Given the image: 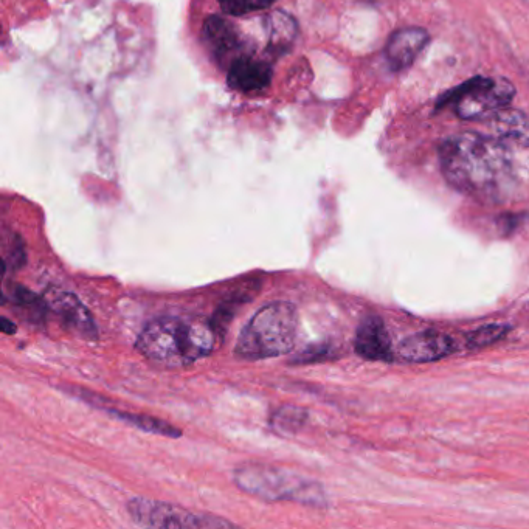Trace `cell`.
I'll list each match as a JSON object with an SVG mask.
<instances>
[{
	"label": "cell",
	"mask_w": 529,
	"mask_h": 529,
	"mask_svg": "<svg viewBox=\"0 0 529 529\" xmlns=\"http://www.w3.org/2000/svg\"><path fill=\"white\" fill-rule=\"evenodd\" d=\"M441 171L455 190L471 196H494L511 176L505 140L477 132L452 135L440 145Z\"/></svg>",
	"instance_id": "cell-1"
},
{
	"label": "cell",
	"mask_w": 529,
	"mask_h": 529,
	"mask_svg": "<svg viewBox=\"0 0 529 529\" xmlns=\"http://www.w3.org/2000/svg\"><path fill=\"white\" fill-rule=\"evenodd\" d=\"M221 340L213 320L165 315L149 322L137 339V350L163 368L190 367L210 356Z\"/></svg>",
	"instance_id": "cell-2"
},
{
	"label": "cell",
	"mask_w": 529,
	"mask_h": 529,
	"mask_svg": "<svg viewBox=\"0 0 529 529\" xmlns=\"http://www.w3.org/2000/svg\"><path fill=\"white\" fill-rule=\"evenodd\" d=\"M297 334V308L287 301H274L256 312L244 326L235 354L244 360L284 356L294 350Z\"/></svg>",
	"instance_id": "cell-3"
},
{
	"label": "cell",
	"mask_w": 529,
	"mask_h": 529,
	"mask_svg": "<svg viewBox=\"0 0 529 529\" xmlns=\"http://www.w3.org/2000/svg\"><path fill=\"white\" fill-rule=\"evenodd\" d=\"M238 488L266 502H295L308 506H325L322 486L297 472L267 464H246L235 471Z\"/></svg>",
	"instance_id": "cell-4"
},
{
	"label": "cell",
	"mask_w": 529,
	"mask_h": 529,
	"mask_svg": "<svg viewBox=\"0 0 529 529\" xmlns=\"http://www.w3.org/2000/svg\"><path fill=\"white\" fill-rule=\"evenodd\" d=\"M514 97L516 86L506 78L477 77L447 92L438 106L443 108L453 103L461 120L475 122L491 118L500 109L508 108Z\"/></svg>",
	"instance_id": "cell-5"
},
{
	"label": "cell",
	"mask_w": 529,
	"mask_h": 529,
	"mask_svg": "<svg viewBox=\"0 0 529 529\" xmlns=\"http://www.w3.org/2000/svg\"><path fill=\"white\" fill-rule=\"evenodd\" d=\"M129 514L137 525L148 528H227L235 523L208 514H193L187 509L148 498H134L128 505Z\"/></svg>",
	"instance_id": "cell-6"
},
{
	"label": "cell",
	"mask_w": 529,
	"mask_h": 529,
	"mask_svg": "<svg viewBox=\"0 0 529 529\" xmlns=\"http://www.w3.org/2000/svg\"><path fill=\"white\" fill-rule=\"evenodd\" d=\"M458 350L457 342L447 334L436 331H422L402 340L398 354L410 364H429L449 357Z\"/></svg>",
	"instance_id": "cell-7"
},
{
	"label": "cell",
	"mask_w": 529,
	"mask_h": 529,
	"mask_svg": "<svg viewBox=\"0 0 529 529\" xmlns=\"http://www.w3.org/2000/svg\"><path fill=\"white\" fill-rule=\"evenodd\" d=\"M47 308L52 309L67 328L84 339H97V325L86 306L72 292L50 289L45 295Z\"/></svg>",
	"instance_id": "cell-8"
},
{
	"label": "cell",
	"mask_w": 529,
	"mask_h": 529,
	"mask_svg": "<svg viewBox=\"0 0 529 529\" xmlns=\"http://www.w3.org/2000/svg\"><path fill=\"white\" fill-rule=\"evenodd\" d=\"M354 350L367 360H381V362L393 360L395 356H393L390 334L381 317L371 315L360 322L354 337Z\"/></svg>",
	"instance_id": "cell-9"
},
{
	"label": "cell",
	"mask_w": 529,
	"mask_h": 529,
	"mask_svg": "<svg viewBox=\"0 0 529 529\" xmlns=\"http://www.w3.org/2000/svg\"><path fill=\"white\" fill-rule=\"evenodd\" d=\"M429 42V33L424 28L408 27L393 33L385 49L391 69L395 72L408 69Z\"/></svg>",
	"instance_id": "cell-10"
},
{
	"label": "cell",
	"mask_w": 529,
	"mask_h": 529,
	"mask_svg": "<svg viewBox=\"0 0 529 529\" xmlns=\"http://www.w3.org/2000/svg\"><path fill=\"white\" fill-rule=\"evenodd\" d=\"M274 70L270 64L253 59L252 56H239L229 66L227 83L232 89L244 94H255L267 89L272 83Z\"/></svg>",
	"instance_id": "cell-11"
},
{
	"label": "cell",
	"mask_w": 529,
	"mask_h": 529,
	"mask_svg": "<svg viewBox=\"0 0 529 529\" xmlns=\"http://www.w3.org/2000/svg\"><path fill=\"white\" fill-rule=\"evenodd\" d=\"M202 38L218 61H227L233 53L241 49V41L235 27L219 16H211L205 21Z\"/></svg>",
	"instance_id": "cell-12"
},
{
	"label": "cell",
	"mask_w": 529,
	"mask_h": 529,
	"mask_svg": "<svg viewBox=\"0 0 529 529\" xmlns=\"http://www.w3.org/2000/svg\"><path fill=\"white\" fill-rule=\"evenodd\" d=\"M492 129L498 139L529 148V115L519 109L503 108L491 118Z\"/></svg>",
	"instance_id": "cell-13"
},
{
	"label": "cell",
	"mask_w": 529,
	"mask_h": 529,
	"mask_svg": "<svg viewBox=\"0 0 529 529\" xmlns=\"http://www.w3.org/2000/svg\"><path fill=\"white\" fill-rule=\"evenodd\" d=\"M111 415L128 422L131 426L139 427L143 432L154 433V435L168 436V438H180L182 430L174 427L168 421L154 418V416L139 415V413L115 412L111 410Z\"/></svg>",
	"instance_id": "cell-14"
},
{
	"label": "cell",
	"mask_w": 529,
	"mask_h": 529,
	"mask_svg": "<svg viewBox=\"0 0 529 529\" xmlns=\"http://www.w3.org/2000/svg\"><path fill=\"white\" fill-rule=\"evenodd\" d=\"M306 418H308V415L301 408L281 407L280 410L274 413L270 422H272L275 432L289 435V433H294L301 429L306 422Z\"/></svg>",
	"instance_id": "cell-15"
},
{
	"label": "cell",
	"mask_w": 529,
	"mask_h": 529,
	"mask_svg": "<svg viewBox=\"0 0 529 529\" xmlns=\"http://www.w3.org/2000/svg\"><path fill=\"white\" fill-rule=\"evenodd\" d=\"M509 331H511L509 326L497 325V323L480 326V328L474 329V331L467 334V346L469 348H483V346L492 345V343L502 340Z\"/></svg>",
	"instance_id": "cell-16"
},
{
	"label": "cell",
	"mask_w": 529,
	"mask_h": 529,
	"mask_svg": "<svg viewBox=\"0 0 529 529\" xmlns=\"http://www.w3.org/2000/svg\"><path fill=\"white\" fill-rule=\"evenodd\" d=\"M275 2L277 0H218L221 10L229 16H246L256 11H264Z\"/></svg>",
	"instance_id": "cell-17"
},
{
	"label": "cell",
	"mask_w": 529,
	"mask_h": 529,
	"mask_svg": "<svg viewBox=\"0 0 529 529\" xmlns=\"http://www.w3.org/2000/svg\"><path fill=\"white\" fill-rule=\"evenodd\" d=\"M334 354H336V351L332 350L329 345L312 346V348H308V350L300 354V357L295 360V364H315V362L329 359Z\"/></svg>",
	"instance_id": "cell-18"
},
{
	"label": "cell",
	"mask_w": 529,
	"mask_h": 529,
	"mask_svg": "<svg viewBox=\"0 0 529 529\" xmlns=\"http://www.w3.org/2000/svg\"><path fill=\"white\" fill-rule=\"evenodd\" d=\"M522 216L519 215H505L498 218L497 224L500 227V232L503 235H511L519 229V225L522 224Z\"/></svg>",
	"instance_id": "cell-19"
},
{
	"label": "cell",
	"mask_w": 529,
	"mask_h": 529,
	"mask_svg": "<svg viewBox=\"0 0 529 529\" xmlns=\"http://www.w3.org/2000/svg\"><path fill=\"white\" fill-rule=\"evenodd\" d=\"M2 331L5 334H14L16 332V325L8 319H2Z\"/></svg>",
	"instance_id": "cell-20"
}]
</instances>
